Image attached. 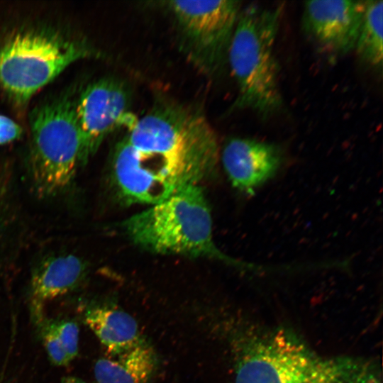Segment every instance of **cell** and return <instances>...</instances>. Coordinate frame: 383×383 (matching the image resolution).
<instances>
[{"instance_id":"1","label":"cell","mask_w":383,"mask_h":383,"mask_svg":"<svg viewBox=\"0 0 383 383\" xmlns=\"http://www.w3.org/2000/svg\"><path fill=\"white\" fill-rule=\"evenodd\" d=\"M124 131L113 149L111 174L127 203H160L216 169V135L195 109L159 102Z\"/></svg>"},{"instance_id":"2","label":"cell","mask_w":383,"mask_h":383,"mask_svg":"<svg viewBox=\"0 0 383 383\" xmlns=\"http://www.w3.org/2000/svg\"><path fill=\"white\" fill-rule=\"evenodd\" d=\"M235 383H380L377 369L352 358L316 356L281 331L232 338Z\"/></svg>"},{"instance_id":"3","label":"cell","mask_w":383,"mask_h":383,"mask_svg":"<svg viewBox=\"0 0 383 383\" xmlns=\"http://www.w3.org/2000/svg\"><path fill=\"white\" fill-rule=\"evenodd\" d=\"M122 226L134 243L152 252L213 258L246 271L267 270L231 257L216 247L210 209L199 185L151 205Z\"/></svg>"},{"instance_id":"4","label":"cell","mask_w":383,"mask_h":383,"mask_svg":"<svg viewBox=\"0 0 383 383\" xmlns=\"http://www.w3.org/2000/svg\"><path fill=\"white\" fill-rule=\"evenodd\" d=\"M282 7L256 4L243 8L228 54L238 87L233 109H248L266 118L282 107L279 67L274 45Z\"/></svg>"},{"instance_id":"5","label":"cell","mask_w":383,"mask_h":383,"mask_svg":"<svg viewBox=\"0 0 383 383\" xmlns=\"http://www.w3.org/2000/svg\"><path fill=\"white\" fill-rule=\"evenodd\" d=\"M100 57L88 43L51 28H29L12 35L0 48V86L18 105L71 64Z\"/></svg>"},{"instance_id":"6","label":"cell","mask_w":383,"mask_h":383,"mask_svg":"<svg viewBox=\"0 0 383 383\" xmlns=\"http://www.w3.org/2000/svg\"><path fill=\"white\" fill-rule=\"evenodd\" d=\"M74 106L71 92L64 93L39 104L30 114L31 178L43 197L65 192L84 163Z\"/></svg>"},{"instance_id":"7","label":"cell","mask_w":383,"mask_h":383,"mask_svg":"<svg viewBox=\"0 0 383 383\" xmlns=\"http://www.w3.org/2000/svg\"><path fill=\"white\" fill-rule=\"evenodd\" d=\"M163 6L172 18L181 50L201 72L218 74L228 54L240 1H170Z\"/></svg>"},{"instance_id":"8","label":"cell","mask_w":383,"mask_h":383,"mask_svg":"<svg viewBox=\"0 0 383 383\" xmlns=\"http://www.w3.org/2000/svg\"><path fill=\"white\" fill-rule=\"evenodd\" d=\"M128 85L114 77L96 79L74 99V116L82 148L83 162L111 133L129 127L136 119L131 111Z\"/></svg>"},{"instance_id":"9","label":"cell","mask_w":383,"mask_h":383,"mask_svg":"<svg viewBox=\"0 0 383 383\" xmlns=\"http://www.w3.org/2000/svg\"><path fill=\"white\" fill-rule=\"evenodd\" d=\"M365 1H308L304 2L302 28L318 47L332 55L355 50Z\"/></svg>"},{"instance_id":"10","label":"cell","mask_w":383,"mask_h":383,"mask_svg":"<svg viewBox=\"0 0 383 383\" xmlns=\"http://www.w3.org/2000/svg\"><path fill=\"white\" fill-rule=\"evenodd\" d=\"M221 157L233 186L251 194L275 176L283 163L284 152L274 143L235 137L226 143Z\"/></svg>"},{"instance_id":"11","label":"cell","mask_w":383,"mask_h":383,"mask_svg":"<svg viewBox=\"0 0 383 383\" xmlns=\"http://www.w3.org/2000/svg\"><path fill=\"white\" fill-rule=\"evenodd\" d=\"M87 273L86 263L72 253L49 257L32 274L30 298L32 309L40 316L45 303L72 291Z\"/></svg>"},{"instance_id":"12","label":"cell","mask_w":383,"mask_h":383,"mask_svg":"<svg viewBox=\"0 0 383 383\" xmlns=\"http://www.w3.org/2000/svg\"><path fill=\"white\" fill-rule=\"evenodd\" d=\"M116 358H101L94 365L98 383H148L156 369L152 348L142 340Z\"/></svg>"},{"instance_id":"13","label":"cell","mask_w":383,"mask_h":383,"mask_svg":"<svg viewBox=\"0 0 383 383\" xmlns=\"http://www.w3.org/2000/svg\"><path fill=\"white\" fill-rule=\"evenodd\" d=\"M84 321L111 356L132 348L142 340L134 318L120 309L94 307L87 311Z\"/></svg>"},{"instance_id":"14","label":"cell","mask_w":383,"mask_h":383,"mask_svg":"<svg viewBox=\"0 0 383 383\" xmlns=\"http://www.w3.org/2000/svg\"><path fill=\"white\" fill-rule=\"evenodd\" d=\"M383 1H365L355 50L360 60L382 73L383 62Z\"/></svg>"},{"instance_id":"15","label":"cell","mask_w":383,"mask_h":383,"mask_svg":"<svg viewBox=\"0 0 383 383\" xmlns=\"http://www.w3.org/2000/svg\"><path fill=\"white\" fill-rule=\"evenodd\" d=\"M52 324L71 362L78 353L79 328L77 324L72 321H61Z\"/></svg>"},{"instance_id":"16","label":"cell","mask_w":383,"mask_h":383,"mask_svg":"<svg viewBox=\"0 0 383 383\" xmlns=\"http://www.w3.org/2000/svg\"><path fill=\"white\" fill-rule=\"evenodd\" d=\"M43 339L46 352L54 365H66L70 362L52 323L48 325L43 330Z\"/></svg>"},{"instance_id":"17","label":"cell","mask_w":383,"mask_h":383,"mask_svg":"<svg viewBox=\"0 0 383 383\" xmlns=\"http://www.w3.org/2000/svg\"><path fill=\"white\" fill-rule=\"evenodd\" d=\"M23 128L11 118L0 115V145L6 144L21 138Z\"/></svg>"},{"instance_id":"18","label":"cell","mask_w":383,"mask_h":383,"mask_svg":"<svg viewBox=\"0 0 383 383\" xmlns=\"http://www.w3.org/2000/svg\"><path fill=\"white\" fill-rule=\"evenodd\" d=\"M60 383H85V382L77 377L69 376V377H65L62 378Z\"/></svg>"}]
</instances>
